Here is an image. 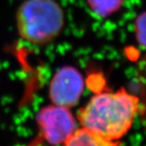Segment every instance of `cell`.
Returning a JSON list of instances; mask_svg holds the SVG:
<instances>
[{
	"mask_svg": "<svg viewBox=\"0 0 146 146\" xmlns=\"http://www.w3.org/2000/svg\"><path fill=\"white\" fill-rule=\"evenodd\" d=\"M62 146H120L119 141H110L84 127L76 128Z\"/></svg>",
	"mask_w": 146,
	"mask_h": 146,
	"instance_id": "obj_5",
	"label": "cell"
},
{
	"mask_svg": "<svg viewBox=\"0 0 146 146\" xmlns=\"http://www.w3.org/2000/svg\"><path fill=\"white\" fill-rule=\"evenodd\" d=\"M89 8L96 16L107 17L122 7L124 0H87Z\"/></svg>",
	"mask_w": 146,
	"mask_h": 146,
	"instance_id": "obj_6",
	"label": "cell"
},
{
	"mask_svg": "<svg viewBox=\"0 0 146 146\" xmlns=\"http://www.w3.org/2000/svg\"><path fill=\"white\" fill-rule=\"evenodd\" d=\"M20 36L33 44H46L56 38L64 26V13L54 0H25L16 13Z\"/></svg>",
	"mask_w": 146,
	"mask_h": 146,
	"instance_id": "obj_2",
	"label": "cell"
},
{
	"mask_svg": "<svg viewBox=\"0 0 146 146\" xmlns=\"http://www.w3.org/2000/svg\"><path fill=\"white\" fill-rule=\"evenodd\" d=\"M136 33L138 42L146 47V12L141 14L136 21Z\"/></svg>",
	"mask_w": 146,
	"mask_h": 146,
	"instance_id": "obj_7",
	"label": "cell"
},
{
	"mask_svg": "<svg viewBox=\"0 0 146 146\" xmlns=\"http://www.w3.org/2000/svg\"><path fill=\"white\" fill-rule=\"evenodd\" d=\"M82 75L75 68L66 66L59 69L51 80L49 95L54 105L72 108L78 103L83 94Z\"/></svg>",
	"mask_w": 146,
	"mask_h": 146,
	"instance_id": "obj_4",
	"label": "cell"
},
{
	"mask_svg": "<svg viewBox=\"0 0 146 146\" xmlns=\"http://www.w3.org/2000/svg\"><path fill=\"white\" fill-rule=\"evenodd\" d=\"M140 99L125 89L95 94L80 110L82 127L110 141H119L131 129Z\"/></svg>",
	"mask_w": 146,
	"mask_h": 146,
	"instance_id": "obj_1",
	"label": "cell"
},
{
	"mask_svg": "<svg viewBox=\"0 0 146 146\" xmlns=\"http://www.w3.org/2000/svg\"><path fill=\"white\" fill-rule=\"evenodd\" d=\"M36 122L44 139L50 145H62L77 128L70 109L54 104L38 112Z\"/></svg>",
	"mask_w": 146,
	"mask_h": 146,
	"instance_id": "obj_3",
	"label": "cell"
}]
</instances>
